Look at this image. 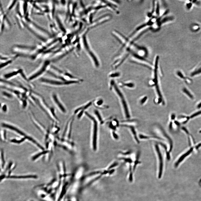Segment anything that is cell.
<instances>
[{"label": "cell", "mask_w": 201, "mask_h": 201, "mask_svg": "<svg viewBox=\"0 0 201 201\" xmlns=\"http://www.w3.org/2000/svg\"><path fill=\"white\" fill-rule=\"evenodd\" d=\"M1 160L2 161V167H3L5 163L4 152L2 150H1Z\"/></svg>", "instance_id": "obj_22"}, {"label": "cell", "mask_w": 201, "mask_h": 201, "mask_svg": "<svg viewBox=\"0 0 201 201\" xmlns=\"http://www.w3.org/2000/svg\"><path fill=\"white\" fill-rule=\"evenodd\" d=\"M119 76V73L116 72L110 74L109 75V77L110 78H115L118 77Z\"/></svg>", "instance_id": "obj_23"}, {"label": "cell", "mask_w": 201, "mask_h": 201, "mask_svg": "<svg viewBox=\"0 0 201 201\" xmlns=\"http://www.w3.org/2000/svg\"><path fill=\"white\" fill-rule=\"evenodd\" d=\"M183 91L187 94L188 96L191 98V99H193V96L192 95L191 93L190 92H189L187 89L184 88L183 89Z\"/></svg>", "instance_id": "obj_21"}, {"label": "cell", "mask_w": 201, "mask_h": 201, "mask_svg": "<svg viewBox=\"0 0 201 201\" xmlns=\"http://www.w3.org/2000/svg\"><path fill=\"white\" fill-rule=\"evenodd\" d=\"M37 176L34 175H26L20 176H9V178L13 179L36 178Z\"/></svg>", "instance_id": "obj_12"}, {"label": "cell", "mask_w": 201, "mask_h": 201, "mask_svg": "<svg viewBox=\"0 0 201 201\" xmlns=\"http://www.w3.org/2000/svg\"><path fill=\"white\" fill-rule=\"evenodd\" d=\"M131 171H130V173L129 177V181L130 182H132L133 180V174Z\"/></svg>", "instance_id": "obj_28"}, {"label": "cell", "mask_w": 201, "mask_h": 201, "mask_svg": "<svg viewBox=\"0 0 201 201\" xmlns=\"http://www.w3.org/2000/svg\"><path fill=\"white\" fill-rule=\"evenodd\" d=\"M1 137L3 140H5L6 139V133L5 131L1 132Z\"/></svg>", "instance_id": "obj_26"}, {"label": "cell", "mask_w": 201, "mask_h": 201, "mask_svg": "<svg viewBox=\"0 0 201 201\" xmlns=\"http://www.w3.org/2000/svg\"><path fill=\"white\" fill-rule=\"evenodd\" d=\"M31 201H33V200H31Z\"/></svg>", "instance_id": "obj_31"}, {"label": "cell", "mask_w": 201, "mask_h": 201, "mask_svg": "<svg viewBox=\"0 0 201 201\" xmlns=\"http://www.w3.org/2000/svg\"><path fill=\"white\" fill-rule=\"evenodd\" d=\"M39 80L42 83L54 86L68 85L80 83L79 81L78 80H71L64 81L45 77L42 78L40 79Z\"/></svg>", "instance_id": "obj_1"}, {"label": "cell", "mask_w": 201, "mask_h": 201, "mask_svg": "<svg viewBox=\"0 0 201 201\" xmlns=\"http://www.w3.org/2000/svg\"><path fill=\"white\" fill-rule=\"evenodd\" d=\"M201 73V68L199 69V70L196 71L194 72H193L192 74V76H194L195 75H197L198 74H200Z\"/></svg>", "instance_id": "obj_27"}, {"label": "cell", "mask_w": 201, "mask_h": 201, "mask_svg": "<svg viewBox=\"0 0 201 201\" xmlns=\"http://www.w3.org/2000/svg\"><path fill=\"white\" fill-rule=\"evenodd\" d=\"M112 88H114V89L115 90L117 94L118 95L121 100V102L123 107L126 117L127 119L130 118V115L129 113L126 102L123 95L122 94V92L120 90L117 86L115 84V81H113L112 83Z\"/></svg>", "instance_id": "obj_4"}, {"label": "cell", "mask_w": 201, "mask_h": 201, "mask_svg": "<svg viewBox=\"0 0 201 201\" xmlns=\"http://www.w3.org/2000/svg\"><path fill=\"white\" fill-rule=\"evenodd\" d=\"M2 126L3 127L10 129L20 135L23 136V137L25 138L26 139H28L31 142L34 143V145H36L37 146L39 145L40 144L36 140L33 139V138L28 135H26L25 133H24L23 132L20 130L19 128L14 126L5 123H2Z\"/></svg>", "instance_id": "obj_3"}, {"label": "cell", "mask_w": 201, "mask_h": 201, "mask_svg": "<svg viewBox=\"0 0 201 201\" xmlns=\"http://www.w3.org/2000/svg\"><path fill=\"white\" fill-rule=\"evenodd\" d=\"M49 151L48 150H43L42 151L38 152L37 153L33 156L32 157V161H35L38 159V158L40 157L41 156L46 154L48 153Z\"/></svg>", "instance_id": "obj_10"}, {"label": "cell", "mask_w": 201, "mask_h": 201, "mask_svg": "<svg viewBox=\"0 0 201 201\" xmlns=\"http://www.w3.org/2000/svg\"><path fill=\"white\" fill-rule=\"evenodd\" d=\"M155 150L157 153L159 164V172L158 174V178H161L162 174L163 168V160L160 149L158 144H156L155 145Z\"/></svg>", "instance_id": "obj_5"}, {"label": "cell", "mask_w": 201, "mask_h": 201, "mask_svg": "<svg viewBox=\"0 0 201 201\" xmlns=\"http://www.w3.org/2000/svg\"><path fill=\"white\" fill-rule=\"evenodd\" d=\"M118 164V163L117 162H115L113 163L111 165L110 167H109V169H110L112 168L115 167L117 166Z\"/></svg>", "instance_id": "obj_29"}, {"label": "cell", "mask_w": 201, "mask_h": 201, "mask_svg": "<svg viewBox=\"0 0 201 201\" xmlns=\"http://www.w3.org/2000/svg\"><path fill=\"white\" fill-rule=\"evenodd\" d=\"M26 139L25 137H23L22 138H16L11 139L10 140V142L14 143L20 144L23 142Z\"/></svg>", "instance_id": "obj_14"}, {"label": "cell", "mask_w": 201, "mask_h": 201, "mask_svg": "<svg viewBox=\"0 0 201 201\" xmlns=\"http://www.w3.org/2000/svg\"><path fill=\"white\" fill-rule=\"evenodd\" d=\"M139 138L141 139L147 140L152 138V136H150L142 134H139Z\"/></svg>", "instance_id": "obj_18"}, {"label": "cell", "mask_w": 201, "mask_h": 201, "mask_svg": "<svg viewBox=\"0 0 201 201\" xmlns=\"http://www.w3.org/2000/svg\"><path fill=\"white\" fill-rule=\"evenodd\" d=\"M193 148H191L184 155H183L182 156L179 158L178 161H177L175 163V167H178L179 163H180L184 159V158L185 157H186L187 156L190 154V153L193 151Z\"/></svg>", "instance_id": "obj_11"}, {"label": "cell", "mask_w": 201, "mask_h": 201, "mask_svg": "<svg viewBox=\"0 0 201 201\" xmlns=\"http://www.w3.org/2000/svg\"><path fill=\"white\" fill-rule=\"evenodd\" d=\"M119 159L123 161H124L128 163H131L133 162V160L131 159L130 158H125L124 157H122L120 158Z\"/></svg>", "instance_id": "obj_19"}, {"label": "cell", "mask_w": 201, "mask_h": 201, "mask_svg": "<svg viewBox=\"0 0 201 201\" xmlns=\"http://www.w3.org/2000/svg\"><path fill=\"white\" fill-rule=\"evenodd\" d=\"M51 97L53 103L58 108L62 113H66L67 110L64 104L60 100L57 94L56 93L53 92L52 93Z\"/></svg>", "instance_id": "obj_6"}, {"label": "cell", "mask_w": 201, "mask_h": 201, "mask_svg": "<svg viewBox=\"0 0 201 201\" xmlns=\"http://www.w3.org/2000/svg\"><path fill=\"white\" fill-rule=\"evenodd\" d=\"M115 131H112V135L114 138L115 139L117 140H118L119 139V137L118 135L115 133Z\"/></svg>", "instance_id": "obj_24"}, {"label": "cell", "mask_w": 201, "mask_h": 201, "mask_svg": "<svg viewBox=\"0 0 201 201\" xmlns=\"http://www.w3.org/2000/svg\"><path fill=\"white\" fill-rule=\"evenodd\" d=\"M122 126L127 128L130 130L131 133L133 134L134 138L137 144H139L140 143L139 139L137 137L136 131L133 125H129L126 124H122Z\"/></svg>", "instance_id": "obj_7"}, {"label": "cell", "mask_w": 201, "mask_h": 201, "mask_svg": "<svg viewBox=\"0 0 201 201\" xmlns=\"http://www.w3.org/2000/svg\"><path fill=\"white\" fill-rule=\"evenodd\" d=\"M22 69L14 70L6 74L3 76L4 78L6 79H9L14 77H16L18 75L20 74Z\"/></svg>", "instance_id": "obj_8"}, {"label": "cell", "mask_w": 201, "mask_h": 201, "mask_svg": "<svg viewBox=\"0 0 201 201\" xmlns=\"http://www.w3.org/2000/svg\"><path fill=\"white\" fill-rule=\"evenodd\" d=\"M131 151H128L124 152H121L120 154L123 156H126L130 155L131 154Z\"/></svg>", "instance_id": "obj_25"}, {"label": "cell", "mask_w": 201, "mask_h": 201, "mask_svg": "<svg viewBox=\"0 0 201 201\" xmlns=\"http://www.w3.org/2000/svg\"><path fill=\"white\" fill-rule=\"evenodd\" d=\"M86 115L90 119L93 123V131L92 137V146L94 151L97 150V139L98 131V122L97 120L88 112H85Z\"/></svg>", "instance_id": "obj_2"}, {"label": "cell", "mask_w": 201, "mask_h": 201, "mask_svg": "<svg viewBox=\"0 0 201 201\" xmlns=\"http://www.w3.org/2000/svg\"><path fill=\"white\" fill-rule=\"evenodd\" d=\"M94 113L99 122L101 124H103L105 123L104 121H103L100 112L97 110H96L94 111Z\"/></svg>", "instance_id": "obj_15"}, {"label": "cell", "mask_w": 201, "mask_h": 201, "mask_svg": "<svg viewBox=\"0 0 201 201\" xmlns=\"http://www.w3.org/2000/svg\"><path fill=\"white\" fill-rule=\"evenodd\" d=\"M186 2V7L188 10H190L192 7L193 4H194V1H187Z\"/></svg>", "instance_id": "obj_17"}, {"label": "cell", "mask_w": 201, "mask_h": 201, "mask_svg": "<svg viewBox=\"0 0 201 201\" xmlns=\"http://www.w3.org/2000/svg\"><path fill=\"white\" fill-rule=\"evenodd\" d=\"M140 157V154L139 153H138L136 157V160L134 162V164L133 167V170H135L136 168V167L137 165L139 163H140V162L139 161V158Z\"/></svg>", "instance_id": "obj_16"}, {"label": "cell", "mask_w": 201, "mask_h": 201, "mask_svg": "<svg viewBox=\"0 0 201 201\" xmlns=\"http://www.w3.org/2000/svg\"><path fill=\"white\" fill-rule=\"evenodd\" d=\"M82 175V171L81 170L79 171L78 172L77 174L76 175L77 178H79Z\"/></svg>", "instance_id": "obj_30"}, {"label": "cell", "mask_w": 201, "mask_h": 201, "mask_svg": "<svg viewBox=\"0 0 201 201\" xmlns=\"http://www.w3.org/2000/svg\"><path fill=\"white\" fill-rule=\"evenodd\" d=\"M94 102L95 106L98 108L104 109H107L108 108V106L103 105L104 101L102 99L100 98L95 100Z\"/></svg>", "instance_id": "obj_9"}, {"label": "cell", "mask_w": 201, "mask_h": 201, "mask_svg": "<svg viewBox=\"0 0 201 201\" xmlns=\"http://www.w3.org/2000/svg\"><path fill=\"white\" fill-rule=\"evenodd\" d=\"M2 94L3 97L8 99L11 100L14 98L13 94L12 93L7 90L2 91Z\"/></svg>", "instance_id": "obj_13"}, {"label": "cell", "mask_w": 201, "mask_h": 201, "mask_svg": "<svg viewBox=\"0 0 201 201\" xmlns=\"http://www.w3.org/2000/svg\"><path fill=\"white\" fill-rule=\"evenodd\" d=\"M1 109L2 112L4 113H6L8 110L7 105L5 104L2 103L1 105Z\"/></svg>", "instance_id": "obj_20"}]
</instances>
